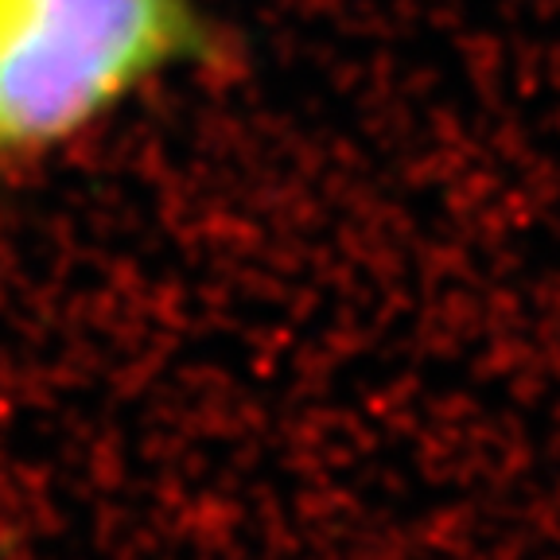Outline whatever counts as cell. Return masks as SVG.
<instances>
[{
    "label": "cell",
    "mask_w": 560,
    "mask_h": 560,
    "mask_svg": "<svg viewBox=\"0 0 560 560\" xmlns=\"http://www.w3.org/2000/svg\"><path fill=\"white\" fill-rule=\"evenodd\" d=\"M184 39V0H0V149L74 132Z\"/></svg>",
    "instance_id": "1"
}]
</instances>
